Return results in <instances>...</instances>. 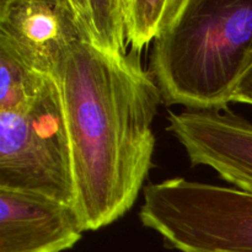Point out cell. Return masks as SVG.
<instances>
[{
  "mask_svg": "<svg viewBox=\"0 0 252 252\" xmlns=\"http://www.w3.org/2000/svg\"><path fill=\"white\" fill-rule=\"evenodd\" d=\"M71 154L74 208L85 231L132 209L153 166L162 101L140 56L117 58L78 42L56 73Z\"/></svg>",
  "mask_w": 252,
  "mask_h": 252,
  "instance_id": "1",
  "label": "cell"
},
{
  "mask_svg": "<svg viewBox=\"0 0 252 252\" xmlns=\"http://www.w3.org/2000/svg\"><path fill=\"white\" fill-rule=\"evenodd\" d=\"M252 63V0H185L153 42L150 75L166 105L228 107Z\"/></svg>",
  "mask_w": 252,
  "mask_h": 252,
  "instance_id": "2",
  "label": "cell"
},
{
  "mask_svg": "<svg viewBox=\"0 0 252 252\" xmlns=\"http://www.w3.org/2000/svg\"><path fill=\"white\" fill-rule=\"evenodd\" d=\"M0 189L74 207L70 144L56 76L32 100L0 111Z\"/></svg>",
  "mask_w": 252,
  "mask_h": 252,
  "instance_id": "3",
  "label": "cell"
},
{
  "mask_svg": "<svg viewBox=\"0 0 252 252\" xmlns=\"http://www.w3.org/2000/svg\"><path fill=\"white\" fill-rule=\"evenodd\" d=\"M167 129L193 166L211 167L252 193V123L230 108L185 110L167 115Z\"/></svg>",
  "mask_w": 252,
  "mask_h": 252,
  "instance_id": "4",
  "label": "cell"
},
{
  "mask_svg": "<svg viewBox=\"0 0 252 252\" xmlns=\"http://www.w3.org/2000/svg\"><path fill=\"white\" fill-rule=\"evenodd\" d=\"M78 42L70 0H0V46L33 70L54 76Z\"/></svg>",
  "mask_w": 252,
  "mask_h": 252,
  "instance_id": "5",
  "label": "cell"
},
{
  "mask_svg": "<svg viewBox=\"0 0 252 252\" xmlns=\"http://www.w3.org/2000/svg\"><path fill=\"white\" fill-rule=\"evenodd\" d=\"M84 231L70 204L0 189V252H63Z\"/></svg>",
  "mask_w": 252,
  "mask_h": 252,
  "instance_id": "6",
  "label": "cell"
},
{
  "mask_svg": "<svg viewBox=\"0 0 252 252\" xmlns=\"http://www.w3.org/2000/svg\"><path fill=\"white\" fill-rule=\"evenodd\" d=\"M70 5L84 43L117 58L129 56L123 0H70Z\"/></svg>",
  "mask_w": 252,
  "mask_h": 252,
  "instance_id": "7",
  "label": "cell"
},
{
  "mask_svg": "<svg viewBox=\"0 0 252 252\" xmlns=\"http://www.w3.org/2000/svg\"><path fill=\"white\" fill-rule=\"evenodd\" d=\"M185 0H123L126 38L132 53L154 42L176 17Z\"/></svg>",
  "mask_w": 252,
  "mask_h": 252,
  "instance_id": "8",
  "label": "cell"
},
{
  "mask_svg": "<svg viewBox=\"0 0 252 252\" xmlns=\"http://www.w3.org/2000/svg\"><path fill=\"white\" fill-rule=\"evenodd\" d=\"M52 78L33 70L0 46V111L11 110L36 97Z\"/></svg>",
  "mask_w": 252,
  "mask_h": 252,
  "instance_id": "9",
  "label": "cell"
},
{
  "mask_svg": "<svg viewBox=\"0 0 252 252\" xmlns=\"http://www.w3.org/2000/svg\"><path fill=\"white\" fill-rule=\"evenodd\" d=\"M233 102L252 105V63L248 68L246 73L243 75L238 88H236Z\"/></svg>",
  "mask_w": 252,
  "mask_h": 252,
  "instance_id": "10",
  "label": "cell"
}]
</instances>
